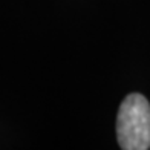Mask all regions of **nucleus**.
<instances>
[{"label":"nucleus","instance_id":"nucleus-1","mask_svg":"<svg viewBox=\"0 0 150 150\" xmlns=\"http://www.w3.org/2000/svg\"><path fill=\"white\" fill-rule=\"evenodd\" d=\"M117 138L122 150L150 149V104L141 93L122 100L117 117Z\"/></svg>","mask_w":150,"mask_h":150}]
</instances>
